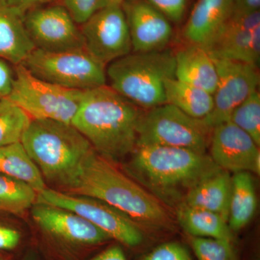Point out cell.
I'll use <instances>...</instances> for the list:
<instances>
[{
  "label": "cell",
  "mask_w": 260,
  "mask_h": 260,
  "mask_svg": "<svg viewBox=\"0 0 260 260\" xmlns=\"http://www.w3.org/2000/svg\"><path fill=\"white\" fill-rule=\"evenodd\" d=\"M24 23L36 49L55 52L84 48L80 29L62 5L30 10Z\"/></svg>",
  "instance_id": "12"
},
{
  "label": "cell",
  "mask_w": 260,
  "mask_h": 260,
  "mask_svg": "<svg viewBox=\"0 0 260 260\" xmlns=\"http://www.w3.org/2000/svg\"><path fill=\"white\" fill-rule=\"evenodd\" d=\"M14 82V75L10 65L4 59H0V99L8 98Z\"/></svg>",
  "instance_id": "33"
},
{
  "label": "cell",
  "mask_w": 260,
  "mask_h": 260,
  "mask_svg": "<svg viewBox=\"0 0 260 260\" xmlns=\"http://www.w3.org/2000/svg\"><path fill=\"white\" fill-rule=\"evenodd\" d=\"M84 91L64 88L37 78L23 64L16 65L8 99L31 119H49L71 124Z\"/></svg>",
  "instance_id": "8"
},
{
  "label": "cell",
  "mask_w": 260,
  "mask_h": 260,
  "mask_svg": "<svg viewBox=\"0 0 260 260\" xmlns=\"http://www.w3.org/2000/svg\"><path fill=\"white\" fill-rule=\"evenodd\" d=\"M178 221L191 237L212 238L233 242L228 222L218 213L181 203L177 210Z\"/></svg>",
  "instance_id": "21"
},
{
  "label": "cell",
  "mask_w": 260,
  "mask_h": 260,
  "mask_svg": "<svg viewBox=\"0 0 260 260\" xmlns=\"http://www.w3.org/2000/svg\"><path fill=\"white\" fill-rule=\"evenodd\" d=\"M31 119L8 98L0 99V146L21 143Z\"/></svg>",
  "instance_id": "26"
},
{
  "label": "cell",
  "mask_w": 260,
  "mask_h": 260,
  "mask_svg": "<svg viewBox=\"0 0 260 260\" xmlns=\"http://www.w3.org/2000/svg\"><path fill=\"white\" fill-rule=\"evenodd\" d=\"M23 260H37L36 259L35 256L32 255H28L27 256H25V258H24Z\"/></svg>",
  "instance_id": "39"
},
{
  "label": "cell",
  "mask_w": 260,
  "mask_h": 260,
  "mask_svg": "<svg viewBox=\"0 0 260 260\" xmlns=\"http://www.w3.org/2000/svg\"><path fill=\"white\" fill-rule=\"evenodd\" d=\"M25 15L0 5V59L21 64L36 49L24 23Z\"/></svg>",
  "instance_id": "19"
},
{
  "label": "cell",
  "mask_w": 260,
  "mask_h": 260,
  "mask_svg": "<svg viewBox=\"0 0 260 260\" xmlns=\"http://www.w3.org/2000/svg\"><path fill=\"white\" fill-rule=\"evenodd\" d=\"M143 112L138 106L104 85L84 91L71 124L98 154L118 162L134 151Z\"/></svg>",
  "instance_id": "1"
},
{
  "label": "cell",
  "mask_w": 260,
  "mask_h": 260,
  "mask_svg": "<svg viewBox=\"0 0 260 260\" xmlns=\"http://www.w3.org/2000/svg\"><path fill=\"white\" fill-rule=\"evenodd\" d=\"M234 0H198L184 27L189 44L206 48L232 14Z\"/></svg>",
  "instance_id": "17"
},
{
  "label": "cell",
  "mask_w": 260,
  "mask_h": 260,
  "mask_svg": "<svg viewBox=\"0 0 260 260\" xmlns=\"http://www.w3.org/2000/svg\"><path fill=\"white\" fill-rule=\"evenodd\" d=\"M190 244L198 260H239L230 241L191 237Z\"/></svg>",
  "instance_id": "28"
},
{
  "label": "cell",
  "mask_w": 260,
  "mask_h": 260,
  "mask_svg": "<svg viewBox=\"0 0 260 260\" xmlns=\"http://www.w3.org/2000/svg\"><path fill=\"white\" fill-rule=\"evenodd\" d=\"M133 52L166 49L173 37L170 20L145 0H130L122 5Z\"/></svg>",
  "instance_id": "16"
},
{
  "label": "cell",
  "mask_w": 260,
  "mask_h": 260,
  "mask_svg": "<svg viewBox=\"0 0 260 260\" xmlns=\"http://www.w3.org/2000/svg\"><path fill=\"white\" fill-rule=\"evenodd\" d=\"M110 87L132 103L150 109L167 104L165 82L175 78V54L171 49L133 52L109 64Z\"/></svg>",
  "instance_id": "5"
},
{
  "label": "cell",
  "mask_w": 260,
  "mask_h": 260,
  "mask_svg": "<svg viewBox=\"0 0 260 260\" xmlns=\"http://www.w3.org/2000/svg\"><path fill=\"white\" fill-rule=\"evenodd\" d=\"M213 60L218 84L213 93V110L203 119L211 129L230 120L234 109L257 90L260 83L257 65L227 59Z\"/></svg>",
  "instance_id": "11"
},
{
  "label": "cell",
  "mask_w": 260,
  "mask_h": 260,
  "mask_svg": "<svg viewBox=\"0 0 260 260\" xmlns=\"http://www.w3.org/2000/svg\"><path fill=\"white\" fill-rule=\"evenodd\" d=\"M257 208L255 186L250 172H239L232 177V191L228 224L232 232L248 225Z\"/></svg>",
  "instance_id": "23"
},
{
  "label": "cell",
  "mask_w": 260,
  "mask_h": 260,
  "mask_svg": "<svg viewBox=\"0 0 260 260\" xmlns=\"http://www.w3.org/2000/svg\"><path fill=\"white\" fill-rule=\"evenodd\" d=\"M62 6L68 10L77 24H83L92 15L109 4V0H61Z\"/></svg>",
  "instance_id": "29"
},
{
  "label": "cell",
  "mask_w": 260,
  "mask_h": 260,
  "mask_svg": "<svg viewBox=\"0 0 260 260\" xmlns=\"http://www.w3.org/2000/svg\"><path fill=\"white\" fill-rule=\"evenodd\" d=\"M0 260H13L9 256L3 254V252L0 251Z\"/></svg>",
  "instance_id": "38"
},
{
  "label": "cell",
  "mask_w": 260,
  "mask_h": 260,
  "mask_svg": "<svg viewBox=\"0 0 260 260\" xmlns=\"http://www.w3.org/2000/svg\"><path fill=\"white\" fill-rule=\"evenodd\" d=\"M55 1L56 0H0V5L13 8L25 15L30 10Z\"/></svg>",
  "instance_id": "34"
},
{
  "label": "cell",
  "mask_w": 260,
  "mask_h": 260,
  "mask_svg": "<svg viewBox=\"0 0 260 260\" xmlns=\"http://www.w3.org/2000/svg\"><path fill=\"white\" fill-rule=\"evenodd\" d=\"M80 32L84 49L105 66L133 50L122 6L108 5L82 24Z\"/></svg>",
  "instance_id": "10"
},
{
  "label": "cell",
  "mask_w": 260,
  "mask_h": 260,
  "mask_svg": "<svg viewBox=\"0 0 260 260\" xmlns=\"http://www.w3.org/2000/svg\"><path fill=\"white\" fill-rule=\"evenodd\" d=\"M32 208V218L43 232L65 245L88 247L112 239L74 212L44 203H35Z\"/></svg>",
  "instance_id": "14"
},
{
  "label": "cell",
  "mask_w": 260,
  "mask_h": 260,
  "mask_svg": "<svg viewBox=\"0 0 260 260\" xmlns=\"http://www.w3.org/2000/svg\"><path fill=\"white\" fill-rule=\"evenodd\" d=\"M246 132L260 145V93L256 90L238 106L230 117V120Z\"/></svg>",
  "instance_id": "27"
},
{
  "label": "cell",
  "mask_w": 260,
  "mask_h": 260,
  "mask_svg": "<svg viewBox=\"0 0 260 260\" xmlns=\"http://www.w3.org/2000/svg\"><path fill=\"white\" fill-rule=\"evenodd\" d=\"M175 54V78L213 94L218 73L213 58L204 48L188 44Z\"/></svg>",
  "instance_id": "18"
},
{
  "label": "cell",
  "mask_w": 260,
  "mask_h": 260,
  "mask_svg": "<svg viewBox=\"0 0 260 260\" xmlns=\"http://www.w3.org/2000/svg\"><path fill=\"white\" fill-rule=\"evenodd\" d=\"M37 194L26 183L0 173V211L23 214L35 204Z\"/></svg>",
  "instance_id": "25"
},
{
  "label": "cell",
  "mask_w": 260,
  "mask_h": 260,
  "mask_svg": "<svg viewBox=\"0 0 260 260\" xmlns=\"http://www.w3.org/2000/svg\"><path fill=\"white\" fill-rule=\"evenodd\" d=\"M21 64L37 78L66 88L85 91L107 83L105 65L84 48L55 52L35 49Z\"/></svg>",
  "instance_id": "7"
},
{
  "label": "cell",
  "mask_w": 260,
  "mask_h": 260,
  "mask_svg": "<svg viewBox=\"0 0 260 260\" xmlns=\"http://www.w3.org/2000/svg\"><path fill=\"white\" fill-rule=\"evenodd\" d=\"M21 143L44 179L68 189L94 150L73 124L49 119H31Z\"/></svg>",
  "instance_id": "4"
},
{
  "label": "cell",
  "mask_w": 260,
  "mask_h": 260,
  "mask_svg": "<svg viewBox=\"0 0 260 260\" xmlns=\"http://www.w3.org/2000/svg\"><path fill=\"white\" fill-rule=\"evenodd\" d=\"M260 0H234L232 14H251L259 11Z\"/></svg>",
  "instance_id": "35"
},
{
  "label": "cell",
  "mask_w": 260,
  "mask_h": 260,
  "mask_svg": "<svg viewBox=\"0 0 260 260\" xmlns=\"http://www.w3.org/2000/svg\"><path fill=\"white\" fill-rule=\"evenodd\" d=\"M36 203H44L74 212L128 247H136L144 240L138 223L120 210L101 200L81 195L66 194L46 187L38 193Z\"/></svg>",
  "instance_id": "9"
},
{
  "label": "cell",
  "mask_w": 260,
  "mask_h": 260,
  "mask_svg": "<svg viewBox=\"0 0 260 260\" xmlns=\"http://www.w3.org/2000/svg\"><path fill=\"white\" fill-rule=\"evenodd\" d=\"M165 96L167 104L195 119H205L213 109V94L175 78L166 80Z\"/></svg>",
  "instance_id": "22"
},
{
  "label": "cell",
  "mask_w": 260,
  "mask_h": 260,
  "mask_svg": "<svg viewBox=\"0 0 260 260\" xmlns=\"http://www.w3.org/2000/svg\"><path fill=\"white\" fill-rule=\"evenodd\" d=\"M232 191L230 172L220 169L194 186L182 203L218 213L228 222Z\"/></svg>",
  "instance_id": "20"
},
{
  "label": "cell",
  "mask_w": 260,
  "mask_h": 260,
  "mask_svg": "<svg viewBox=\"0 0 260 260\" xmlns=\"http://www.w3.org/2000/svg\"><path fill=\"white\" fill-rule=\"evenodd\" d=\"M213 59L259 65L260 12L232 14L206 48Z\"/></svg>",
  "instance_id": "13"
},
{
  "label": "cell",
  "mask_w": 260,
  "mask_h": 260,
  "mask_svg": "<svg viewBox=\"0 0 260 260\" xmlns=\"http://www.w3.org/2000/svg\"><path fill=\"white\" fill-rule=\"evenodd\" d=\"M170 21L179 22L185 13L186 0H147Z\"/></svg>",
  "instance_id": "31"
},
{
  "label": "cell",
  "mask_w": 260,
  "mask_h": 260,
  "mask_svg": "<svg viewBox=\"0 0 260 260\" xmlns=\"http://www.w3.org/2000/svg\"><path fill=\"white\" fill-rule=\"evenodd\" d=\"M140 260H192L184 246L177 242H168L158 246Z\"/></svg>",
  "instance_id": "30"
},
{
  "label": "cell",
  "mask_w": 260,
  "mask_h": 260,
  "mask_svg": "<svg viewBox=\"0 0 260 260\" xmlns=\"http://www.w3.org/2000/svg\"><path fill=\"white\" fill-rule=\"evenodd\" d=\"M21 234L15 228L0 223V251L14 250L21 242Z\"/></svg>",
  "instance_id": "32"
},
{
  "label": "cell",
  "mask_w": 260,
  "mask_h": 260,
  "mask_svg": "<svg viewBox=\"0 0 260 260\" xmlns=\"http://www.w3.org/2000/svg\"><path fill=\"white\" fill-rule=\"evenodd\" d=\"M0 173L26 183L37 193L46 188L42 173L21 143L0 146Z\"/></svg>",
  "instance_id": "24"
},
{
  "label": "cell",
  "mask_w": 260,
  "mask_h": 260,
  "mask_svg": "<svg viewBox=\"0 0 260 260\" xmlns=\"http://www.w3.org/2000/svg\"><path fill=\"white\" fill-rule=\"evenodd\" d=\"M209 148L212 160L220 169L234 174L246 172L259 175V146L232 121L213 128Z\"/></svg>",
  "instance_id": "15"
},
{
  "label": "cell",
  "mask_w": 260,
  "mask_h": 260,
  "mask_svg": "<svg viewBox=\"0 0 260 260\" xmlns=\"http://www.w3.org/2000/svg\"><path fill=\"white\" fill-rule=\"evenodd\" d=\"M90 260H127L121 246H111Z\"/></svg>",
  "instance_id": "36"
},
{
  "label": "cell",
  "mask_w": 260,
  "mask_h": 260,
  "mask_svg": "<svg viewBox=\"0 0 260 260\" xmlns=\"http://www.w3.org/2000/svg\"><path fill=\"white\" fill-rule=\"evenodd\" d=\"M68 190L101 200L138 223L166 227L172 221L155 197L95 150L84 160Z\"/></svg>",
  "instance_id": "3"
},
{
  "label": "cell",
  "mask_w": 260,
  "mask_h": 260,
  "mask_svg": "<svg viewBox=\"0 0 260 260\" xmlns=\"http://www.w3.org/2000/svg\"><path fill=\"white\" fill-rule=\"evenodd\" d=\"M129 1L130 0H109V4L119 5V6H122L123 5Z\"/></svg>",
  "instance_id": "37"
},
{
  "label": "cell",
  "mask_w": 260,
  "mask_h": 260,
  "mask_svg": "<svg viewBox=\"0 0 260 260\" xmlns=\"http://www.w3.org/2000/svg\"><path fill=\"white\" fill-rule=\"evenodd\" d=\"M211 128L180 109L165 104L143 112L138 126L137 145H161L206 153Z\"/></svg>",
  "instance_id": "6"
},
{
  "label": "cell",
  "mask_w": 260,
  "mask_h": 260,
  "mask_svg": "<svg viewBox=\"0 0 260 260\" xmlns=\"http://www.w3.org/2000/svg\"><path fill=\"white\" fill-rule=\"evenodd\" d=\"M126 172L159 201L182 203L187 193L220 168L210 155L188 149L137 145Z\"/></svg>",
  "instance_id": "2"
}]
</instances>
